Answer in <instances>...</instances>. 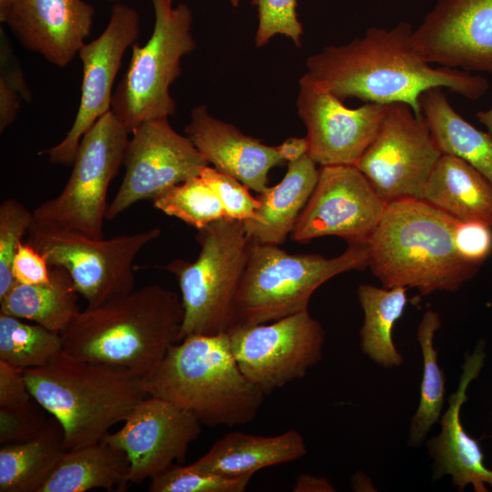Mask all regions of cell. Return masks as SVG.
Wrapping results in <instances>:
<instances>
[{"mask_svg": "<svg viewBox=\"0 0 492 492\" xmlns=\"http://www.w3.org/2000/svg\"><path fill=\"white\" fill-rule=\"evenodd\" d=\"M485 356L482 343L466 355L458 387L449 395L448 407L441 415L440 433L427 442L428 453L434 460V478L450 476L453 485L460 491L467 485L473 486L477 492H487V484L492 487V470L485 466L479 443L466 433L460 418L467 388L477 378Z\"/></svg>", "mask_w": 492, "mask_h": 492, "instance_id": "cell-21", "label": "cell"}, {"mask_svg": "<svg viewBox=\"0 0 492 492\" xmlns=\"http://www.w3.org/2000/svg\"><path fill=\"white\" fill-rule=\"evenodd\" d=\"M151 1L155 13L151 36L144 46L132 45L128 67L111 101V112L129 134L145 121L175 114L169 87L180 76L182 57L197 46L189 6L172 7V0Z\"/></svg>", "mask_w": 492, "mask_h": 492, "instance_id": "cell-8", "label": "cell"}, {"mask_svg": "<svg viewBox=\"0 0 492 492\" xmlns=\"http://www.w3.org/2000/svg\"><path fill=\"white\" fill-rule=\"evenodd\" d=\"M0 313V360L22 370L45 366L63 354L61 333Z\"/></svg>", "mask_w": 492, "mask_h": 492, "instance_id": "cell-31", "label": "cell"}, {"mask_svg": "<svg viewBox=\"0 0 492 492\" xmlns=\"http://www.w3.org/2000/svg\"><path fill=\"white\" fill-rule=\"evenodd\" d=\"M410 24L371 27L364 36L342 46H328L306 60L307 74L342 101L356 97L366 103H405L417 115L421 94L447 88L476 100L488 89L478 75L446 67H433L413 44Z\"/></svg>", "mask_w": 492, "mask_h": 492, "instance_id": "cell-1", "label": "cell"}, {"mask_svg": "<svg viewBox=\"0 0 492 492\" xmlns=\"http://www.w3.org/2000/svg\"><path fill=\"white\" fill-rule=\"evenodd\" d=\"M251 4L258 11L256 46H263L276 35L285 36L301 46L303 30L298 19L297 0H252Z\"/></svg>", "mask_w": 492, "mask_h": 492, "instance_id": "cell-35", "label": "cell"}, {"mask_svg": "<svg viewBox=\"0 0 492 492\" xmlns=\"http://www.w3.org/2000/svg\"><path fill=\"white\" fill-rule=\"evenodd\" d=\"M152 201L157 210L197 231L227 219L219 197L200 176L169 188Z\"/></svg>", "mask_w": 492, "mask_h": 492, "instance_id": "cell-32", "label": "cell"}, {"mask_svg": "<svg viewBox=\"0 0 492 492\" xmlns=\"http://www.w3.org/2000/svg\"><path fill=\"white\" fill-rule=\"evenodd\" d=\"M366 267V243L348 244L342 254L325 258L320 254L290 253L279 245L251 241L229 332L307 311L313 293L325 282Z\"/></svg>", "mask_w": 492, "mask_h": 492, "instance_id": "cell-6", "label": "cell"}, {"mask_svg": "<svg viewBox=\"0 0 492 492\" xmlns=\"http://www.w3.org/2000/svg\"><path fill=\"white\" fill-rule=\"evenodd\" d=\"M405 287H376L360 284L357 297L364 312L360 330L362 352L375 364L386 368L400 366L402 354L393 340L395 323L402 317L408 298Z\"/></svg>", "mask_w": 492, "mask_h": 492, "instance_id": "cell-29", "label": "cell"}, {"mask_svg": "<svg viewBox=\"0 0 492 492\" xmlns=\"http://www.w3.org/2000/svg\"><path fill=\"white\" fill-rule=\"evenodd\" d=\"M201 424L190 413L154 395L144 399L122 427L102 439L121 449L129 464V483L139 484L185 461Z\"/></svg>", "mask_w": 492, "mask_h": 492, "instance_id": "cell-17", "label": "cell"}, {"mask_svg": "<svg viewBox=\"0 0 492 492\" xmlns=\"http://www.w3.org/2000/svg\"><path fill=\"white\" fill-rule=\"evenodd\" d=\"M94 8L83 0H10L0 10L24 48L67 67L90 35Z\"/></svg>", "mask_w": 492, "mask_h": 492, "instance_id": "cell-19", "label": "cell"}, {"mask_svg": "<svg viewBox=\"0 0 492 492\" xmlns=\"http://www.w3.org/2000/svg\"><path fill=\"white\" fill-rule=\"evenodd\" d=\"M105 1L112 2V3H115V4H116V3H118V1H120V0H105Z\"/></svg>", "mask_w": 492, "mask_h": 492, "instance_id": "cell-47", "label": "cell"}, {"mask_svg": "<svg viewBox=\"0 0 492 492\" xmlns=\"http://www.w3.org/2000/svg\"><path fill=\"white\" fill-rule=\"evenodd\" d=\"M184 132L209 165L259 194L268 187L270 170L285 162L276 146H268L214 118L204 105L192 109Z\"/></svg>", "mask_w": 492, "mask_h": 492, "instance_id": "cell-20", "label": "cell"}, {"mask_svg": "<svg viewBox=\"0 0 492 492\" xmlns=\"http://www.w3.org/2000/svg\"><path fill=\"white\" fill-rule=\"evenodd\" d=\"M459 221L422 199L387 203L366 241L368 267L385 288H415L422 295L456 292L479 266L456 250Z\"/></svg>", "mask_w": 492, "mask_h": 492, "instance_id": "cell-3", "label": "cell"}, {"mask_svg": "<svg viewBox=\"0 0 492 492\" xmlns=\"http://www.w3.org/2000/svg\"><path fill=\"white\" fill-rule=\"evenodd\" d=\"M200 177L219 197L227 219L245 221L253 216L259 200L241 181L210 165L202 169Z\"/></svg>", "mask_w": 492, "mask_h": 492, "instance_id": "cell-36", "label": "cell"}, {"mask_svg": "<svg viewBox=\"0 0 492 492\" xmlns=\"http://www.w3.org/2000/svg\"><path fill=\"white\" fill-rule=\"evenodd\" d=\"M51 267V281L45 283L15 282L0 300V313L33 321L61 333L80 312L78 292L68 272Z\"/></svg>", "mask_w": 492, "mask_h": 492, "instance_id": "cell-28", "label": "cell"}, {"mask_svg": "<svg viewBox=\"0 0 492 492\" xmlns=\"http://www.w3.org/2000/svg\"><path fill=\"white\" fill-rule=\"evenodd\" d=\"M24 372L33 398L60 423L67 451L99 442L149 396L145 376L64 353Z\"/></svg>", "mask_w": 492, "mask_h": 492, "instance_id": "cell-5", "label": "cell"}, {"mask_svg": "<svg viewBox=\"0 0 492 492\" xmlns=\"http://www.w3.org/2000/svg\"><path fill=\"white\" fill-rule=\"evenodd\" d=\"M252 477H227L188 466H171L151 478L150 492H242Z\"/></svg>", "mask_w": 492, "mask_h": 492, "instance_id": "cell-33", "label": "cell"}, {"mask_svg": "<svg viewBox=\"0 0 492 492\" xmlns=\"http://www.w3.org/2000/svg\"><path fill=\"white\" fill-rule=\"evenodd\" d=\"M454 243L464 261L480 265L492 251V227L478 220H460L454 232Z\"/></svg>", "mask_w": 492, "mask_h": 492, "instance_id": "cell-38", "label": "cell"}, {"mask_svg": "<svg viewBox=\"0 0 492 492\" xmlns=\"http://www.w3.org/2000/svg\"><path fill=\"white\" fill-rule=\"evenodd\" d=\"M196 240L200 252L194 261L176 259L164 266L180 289L183 320L179 341L229 333L251 243L243 221L230 219L198 230Z\"/></svg>", "mask_w": 492, "mask_h": 492, "instance_id": "cell-7", "label": "cell"}, {"mask_svg": "<svg viewBox=\"0 0 492 492\" xmlns=\"http://www.w3.org/2000/svg\"><path fill=\"white\" fill-rule=\"evenodd\" d=\"M412 40L429 64L492 75V0H437Z\"/></svg>", "mask_w": 492, "mask_h": 492, "instance_id": "cell-18", "label": "cell"}, {"mask_svg": "<svg viewBox=\"0 0 492 492\" xmlns=\"http://www.w3.org/2000/svg\"><path fill=\"white\" fill-rule=\"evenodd\" d=\"M46 412L34 398L22 406L0 407V444L23 441L36 435L49 418Z\"/></svg>", "mask_w": 492, "mask_h": 492, "instance_id": "cell-37", "label": "cell"}, {"mask_svg": "<svg viewBox=\"0 0 492 492\" xmlns=\"http://www.w3.org/2000/svg\"><path fill=\"white\" fill-rule=\"evenodd\" d=\"M66 452L63 428L53 415L31 438L2 444L0 492H39Z\"/></svg>", "mask_w": 492, "mask_h": 492, "instance_id": "cell-25", "label": "cell"}, {"mask_svg": "<svg viewBox=\"0 0 492 492\" xmlns=\"http://www.w3.org/2000/svg\"><path fill=\"white\" fill-rule=\"evenodd\" d=\"M419 106L441 153L463 159L492 183V135L464 119L442 87L424 91Z\"/></svg>", "mask_w": 492, "mask_h": 492, "instance_id": "cell-27", "label": "cell"}, {"mask_svg": "<svg viewBox=\"0 0 492 492\" xmlns=\"http://www.w3.org/2000/svg\"><path fill=\"white\" fill-rule=\"evenodd\" d=\"M385 206L356 166H321L315 188L296 221L292 238L305 242L337 236L348 244L366 243Z\"/></svg>", "mask_w": 492, "mask_h": 492, "instance_id": "cell-14", "label": "cell"}, {"mask_svg": "<svg viewBox=\"0 0 492 492\" xmlns=\"http://www.w3.org/2000/svg\"><path fill=\"white\" fill-rule=\"evenodd\" d=\"M316 165L308 153L288 162L282 180L260 193L258 209L243 221L252 241L275 245L285 241L315 188L319 176Z\"/></svg>", "mask_w": 492, "mask_h": 492, "instance_id": "cell-23", "label": "cell"}, {"mask_svg": "<svg viewBox=\"0 0 492 492\" xmlns=\"http://www.w3.org/2000/svg\"><path fill=\"white\" fill-rule=\"evenodd\" d=\"M278 152L285 162L295 161L308 153L307 138L292 137L276 146Z\"/></svg>", "mask_w": 492, "mask_h": 492, "instance_id": "cell-42", "label": "cell"}, {"mask_svg": "<svg viewBox=\"0 0 492 492\" xmlns=\"http://www.w3.org/2000/svg\"><path fill=\"white\" fill-rule=\"evenodd\" d=\"M306 453L304 438L296 430L272 436L230 432L190 466L227 477H252L261 469L298 460Z\"/></svg>", "mask_w": 492, "mask_h": 492, "instance_id": "cell-22", "label": "cell"}, {"mask_svg": "<svg viewBox=\"0 0 492 492\" xmlns=\"http://www.w3.org/2000/svg\"><path fill=\"white\" fill-rule=\"evenodd\" d=\"M139 34L138 12L122 4L112 6L107 27L78 52L83 67L80 102L74 122L56 145L41 150L53 164L72 166L83 136L111 110L113 84L128 47Z\"/></svg>", "mask_w": 492, "mask_h": 492, "instance_id": "cell-15", "label": "cell"}, {"mask_svg": "<svg viewBox=\"0 0 492 492\" xmlns=\"http://www.w3.org/2000/svg\"><path fill=\"white\" fill-rule=\"evenodd\" d=\"M129 460L104 439L67 450L39 492L123 491L129 484Z\"/></svg>", "mask_w": 492, "mask_h": 492, "instance_id": "cell-26", "label": "cell"}, {"mask_svg": "<svg viewBox=\"0 0 492 492\" xmlns=\"http://www.w3.org/2000/svg\"><path fill=\"white\" fill-rule=\"evenodd\" d=\"M0 88L12 91L23 101L32 100L20 63L2 26L0 28Z\"/></svg>", "mask_w": 492, "mask_h": 492, "instance_id": "cell-40", "label": "cell"}, {"mask_svg": "<svg viewBox=\"0 0 492 492\" xmlns=\"http://www.w3.org/2000/svg\"><path fill=\"white\" fill-rule=\"evenodd\" d=\"M182 320L181 298L175 292L146 285L80 311L61 333L63 353L147 376L179 341Z\"/></svg>", "mask_w": 492, "mask_h": 492, "instance_id": "cell-2", "label": "cell"}, {"mask_svg": "<svg viewBox=\"0 0 492 492\" xmlns=\"http://www.w3.org/2000/svg\"><path fill=\"white\" fill-rule=\"evenodd\" d=\"M441 326L439 314L426 311L417 328V340L423 354V377L420 385V399L410 425L409 443H422L432 426L442 415L446 394V379L438 364L437 350L434 337Z\"/></svg>", "mask_w": 492, "mask_h": 492, "instance_id": "cell-30", "label": "cell"}, {"mask_svg": "<svg viewBox=\"0 0 492 492\" xmlns=\"http://www.w3.org/2000/svg\"><path fill=\"white\" fill-rule=\"evenodd\" d=\"M173 1V0H172ZM231 2V4L234 6V7H238L239 5H240V0H229Z\"/></svg>", "mask_w": 492, "mask_h": 492, "instance_id": "cell-46", "label": "cell"}, {"mask_svg": "<svg viewBox=\"0 0 492 492\" xmlns=\"http://www.w3.org/2000/svg\"><path fill=\"white\" fill-rule=\"evenodd\" d=\"M149 395L163 398L207 426H236L257 415L264 393L240 369L228 333L194 335L172 344L145 376Z\"/></svg>", "mask_w": 492, "mask_h": 492, "instance_id": "cell-4", "label": "cell"}, {"mask_svg": "<svg viewBox=\"0 0 492 492\" xmlns=\"http://www.w3.org/2000/svg\"><path fill=\"white\" fill-rule=\"evenodd\" d=\"M10 0H0V10L5 8Z\"/></svg>", "mask_w": 492, "mask_h": 492, "instance_id": "cell-45", "label": "cell"}, {"mask_svg": "<svg viewBox=\"0 0 492 492\" xmlns=\"http://www.w3.org/2000/svg\"><path fill=\"white\" fill-rule=\"evenodd\" d=\"M131 134L123 163L125 174L107 210L108 220L140 200H153L169 188L200 176L209 165L168 118L145 121Z\"/></svg>", "mask_w": 492, "mask_h": 492, "instance_id": "cell-13", "label": "cell"}, {"mask_svg": "<svg viewBox=\"0 0 492 492\" xmlns=\"http://www.w3.org/2000/svg\"><path fill=\"white\" fill-rule=\"evenodd\" d=\"M34 222L33 211L15 199L0 205V300L15 283L12 262L17 247Z\"/></svg>", "mask_w": 492, "mask_h": 492, "instance_id": "cell-34", "label": "cell"}, {"mask_svg": "<svg viewBox=\"0 0 492 492\" xmlns=\"http://www.w3.org/2000/svg\"><path fill=\"white\" fill-rule=\"evenodd\" d=\"M296 107L306 127L309 156L328 166L357 163L374 139L388 104L349 108L305 73L299 80Z\"/></svg>", "mask_w": 492, "mask_h": 492, "instance_id": "cell-16", "label": "cell"}, {"mask_svg": "<svg viewBox=\"0 0 492 492\" xmlns=\"http://www.w3.org/2000/svg\"><path fill=\"white\" fill-rule=\"evenodd\" d=\"M24 371L0 360V407H18L33 400Z\"/></svg>", "mask_w": 492, "mask_h": 492, "instance_id": "cell-41", "label": "cell"}, {"mask_svg": "<svg viewBox=\"0 0 492 492\" xmlns=\"http://www.w3.org/2000/svg\"><path fill=\"white\" fill-rule=\"evenodd\" d=\"M160 233L159 228H152L96 239L77 231L33 222L26 241L50 266L65 269L87 307H96L134 290V261Z\"/></svg>", "mask_w": 492, "mask_h": 492, "instance_id": "cell-9", "label": "cell"}, {"mask_svg": "<svg viewBox=\"0 0 492 492\" xmlns=\"http://www.w3.org/2000/svg\"><path fill=\"white\" fill-rule=\"evenodd\" d=\"M243 374L264 395L303 377L323 357L325 333L309 311L228 333Z\"/></svg>", "mask_w": 492, "mask_h": 492, "instance_id": "cell-12", "label": "cell"}, {"mask_svg": "<svg viewBox=\"0 0 492 492\" xmlns=\"http://www.w3.org/2000/svg\"><path fill=\"white\" fill-rule=\"evenodd\" d=\"M441 155L423 114L395 102L388 104L374 139L354 166L387 204L422 199Z\"/></svg>", "mask_w": 492, "mask_h": 492, "instance_id": "cell-11", "label": "cell"}, {"mask_svg": "<svg viewBox=\"0 0 492 492\" xmlns=\"http://www.w3.org/2000/svg\"><path fill=\"white\" fill-rule=\"evenodd\" d=\"M128 134L111 110L98 118L83 136L62 191L33 210L34 223L104 238L108 190L123 166Z\"/></svg>", "mask_w": 492, "mask_h": 492, "instance_id": "cell-10", "label": "cell"}, {"mask_svg": "<svg viewBox=\"0 0 492 492\" xmlns=\"http://www.w3.org/2000/svg\"><path fill=\"white\" fill-rule=\"evenodd\" d=\"M293 492H332L334 491L329 480L310 474H301L292 486Z\"/></svg>", "mask_w": 492, "mask_h": 492, "instance_id": "cell-43", "label": "cell"}, {"mask_svg": "<svg viewBox=\"0 0 492 492\" xmlns=\"http://www.w3.org/2000/svg\"><path fill=\"white\" fill-rule=\"evenodd\" d=\"M422 200L459 220H478L492 227V183L455 156L441 155Z\"/></svg>", "mask_w": 492, "mask_h": 492, "instance_id": "cell-24", "label": "cell"}, {"mask_svg": "<svg viewBox=\"0 0 492 492\" xmlns=\"http://www.w3.org/2000/svg\"><path fill=\"white\" fill-rule=\"evenodd\" d=\"M477 118L480 123L487 128L489 133L492 135V108L487 111H478Z\"/></svg>", "mask_w": 492, "mask_h": 492, "instance_id": "cell-44", "label": "cell"}, {"mask_svg": "<svg viewBox=\"0 0 492 492\" xmlns=\"http://www.w3.org/2000/svg\"><path fill=\"white\" fill-rule=\"evenodd\" d=\"M12 274L15 282L45 283L51 281V267L37 250L23 241L13 259Z\"/></svg>", "mask_w": 492, "mask_h": 492, "instance_id": "cell-39", "label": "cell"}]
</instances>
